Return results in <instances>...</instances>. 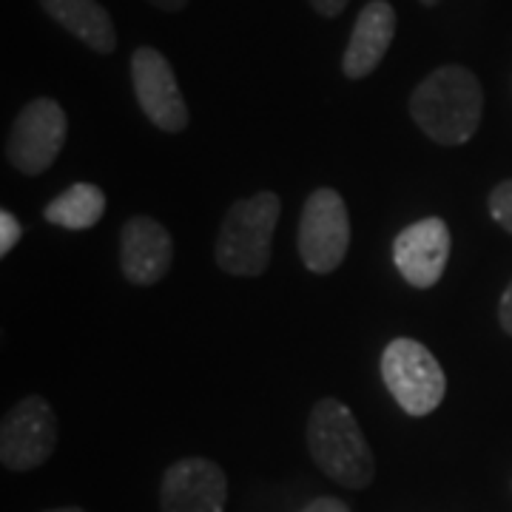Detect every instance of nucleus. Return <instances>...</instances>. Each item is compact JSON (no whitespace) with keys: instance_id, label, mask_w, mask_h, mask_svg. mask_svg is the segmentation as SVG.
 <instances>
[{"instance_id":"obj_1","label":"nucleus","mask_w":512,"mask_h":512,"mask_svg":"<svg viewBox=\"0 0 512 512\" xmlns=\"http://www.w3.org/2000/svg\"><path fill=\"white\" fill-rule=\"evenodd\" d=\"M484 92L481 83L464 66H441L430 72L410 97L413 123L439 146L470 143L481 126Z\"/></svg>"},{"instance_id":"obj_2","label":"nucleus","mask_w":512,"mask_h":512,"mask_svg":"<svg viewBox=\"0 0 512 512\" xmlns=\"http://www.w3.org/2000/svg\"><path fill=\"white\" fill-rule=\"evenodd\" d=\"M308 447L316 467L348 490H365L376 461L350 407L339 399H319L308 416Z\"/></svg>"},{"instance_id":"obj_3","label":"nucleus","mask_w":512,"mask_h":512,"mask_svg":"<svg viewBox=\"0 0 512 512\" xmlns=\"http://www.w3.org/2000/svg\"><path fill=\"white\" fill-rule=\"evenodd\" d=\"M282 202L274 191H259L234 202L217 237V265L231 276H259L271 265V245L279 225Z\"/></svg>"},{"instance_id":"obj_4","label":"nucleus","mask_w":512,"mask_h":512,"mask_svg":"<svg viewBox=\"0 0 512 512\" xmlns=\"http://www.w3.org/2000/svg\"><path fill=\"white\" fill-rule=\"evenodd\" d=\"M382 379L407 416H430L447 393V376L436 356L416 339L399 336L382 353Z\"/></svg>"},{"instance_id":"obj_5","label":"nucleus","mask_w":512,"mask_h":512,"mask_svg":"<svg viewBox=\"0 0 512 512\" xmlns=\"http://www.w3.org/2000/svg\"><path fill=\"white\" fill-rule=\"evenodd\" d=\"M350 245L348 205L339 191L316 188L299 217V256L313 274L336 271Z\"/></svg>"},{"instance_id":"obj_6","label":"nucleus","mask_w":512,"mask_h":512,"mask_svg":"<svg viewBox=\"0 0 512 512\" xmlns=\"http://www.w3.org/2000/svg\"><path fill=\"white\" fill-rule=\"evenodd\" d=\"M66 131L69 123L60 103L52 97H37L29 106H23L18 120L12 123L6 140V157L20 174L37 177L52 168L66 143Z\"/></svg>"},{"instance_id":"obj_7","label":"nucleus","mask_w":512,"mask_h":512,"mask_svg":"<svg viewBox=\"0 0 512 512\" xmlns=\"http://www.w3.org/2000/svg\"><path fill=\"white\" fill-rule=\"evenodd\" d=\"M57 447V416L40 396L20 399L0 424V461L12 473L46 464Z\"/></svg>"},{"instance_id":"obj_8","label":"nucleus","mask_w":512,"mask_h":512,"mask_svg":"<svg viewBox=\"0 0 512 512\" xmlns=\"http://www.w3.org/2000/svg\"><path fill=\"white\" fill-rule=\"evenodd\" d=\"M131 83L140 109L146 117L168 134H180L188 126V106L180 92L177 74L163 52L154 46H140L131 55Z\"/></svg>"},{"instance_id":"obj_9","label":"nucleus","mask_w":512,"mask_h":512,"mask_svg":"<svg viewBox=\"0 0 512 512\" xmlns=\"http://www.w3.org/2000/svg\"><path fill=\"white\" fill-rule=\"evenodd\" d=\"M225 501L228 478L217 461L185 456L165 470L160 487L163 512H225Z\"/></svg>"},{"instance_id":"obj_10","label":"nucleus","mask_w":512,"mask_h":512,"mask_svg":"<svg viewBox=\"0 0 512 512\" xmlns=\"http://www.w3.org/2000/svg\"><path fill=\"white\" fill-rule=\"evenodd\" d=\"M450 259V228L439 217L407 225L393 242V262L413 288H433Z\"/></svg>"},{"instance_id":"obj_11","label":"nucleus","mask_w":512,"mask_h":512,"mask_svg":"<svg viewBox=\"0 0 512 512\" xmlns=\"http://www.w3.org/2000/svg\"><path fill=\"white\" fill-rule=\"evenodd\" d=\"M174 259V239L163 222L131 217L120 231V268L134 285L160 282Z\"/></svg>"},{"instance_id":"obj_12","label":"nucleus","mask_w":512,"mask_h":512,"mask_svg":"<svg viewBox=\"0 0 512 512\" xmlns=\"http://www.w3.org/2000/svg\"><path fill=\"white\" fill-rule=\"evenodd\" d=\"M396 37V9L387 0H370L353 23L350 43L342 57V72L350 80H362L382 63Z\"/></svg>"},{"instance_id":"obj_13","label":"nucleus","mask_w":512,"mask_h":512,"mask_svg":"<svg viewBox=\"0 0 512 512\" xmlns=\"http://www.w3.org/2000/svg\"><path fill=\"white\" fill-rule=\"evenodd\" d=\"M43 12L100 55L117 49V29L97 0H40Z\"/></svg>"},{"instance_id":"obj_14","label":"nucleus","mask_w":512,"mask_h":512,"mask_svg":"<svg viewBox=\"0 0 512 512\" xmlns=\"http://www.w3.org/2000/svg\"><path fill=\"white\" fill-rule=\"evenodd\" d=\"M103 214H106V194L94 183L69 185L43 211L46 222L69 228V231H89L103 220Z\"/></svg>"},{"instance_id":"obj_15","label":"nucleus","mask_w":512,"mask_h":512,"mask_svg":"<svg viewBox=\"0 0 512 512\" xmlns=\"http://www.w3.org/2000/svg\"><path fill=\"white\" fill-rule=\"evenodd\" d=\"M490 214L493 220L512 234V180H504L493 188L490 194Z\"/></svg>"},{"instance_id":"obj_16","label":"nucleus","mask_w":512,"mask_h":512,"mask_svg":"<svg viewBox=\"0 0 512 512\" xmlns=\"http://www.w3.org/2000/svg\"><path fill=\"white\" fill-rule=\"evenodd\" d=\"M20 234H23L20 220L12 211L3 208V211H0V256H9V251L20 242Z\"/></svg>"},{"instance_id":"obj_17","label":"nucleus","mask_w":512,"mask_h":512,"mask_svg":"<svg viewBox=\"0 0 512 512\" xmlns=\"http://www.w3.org/2000/svg\"><path fill=\"white\" fill-rule=\"evenodd\" d=\"M322 18H339L348 9L350 0H308Z\"/></svg>"},{"instance_id":"obj_18","label":"nucleus","mask_w":512,"mask_h":512,"mask_svg":"<svg viewBox=\"0 0 512 512\" xmlns=\"http://www.w3.org/2000/svg\"><path fill=\"white\" fill-rule=\"evenodd\" d=\"M498 322H501V328L507 330L512 336V282L507 285V291L501 296V302H498Z\"/></svg>"},{"instance_id":"obj_19","label":"nucleus","mask_w":512,"mask_h":512,"mask_svg":"<svg viewBox=\"0 0 512 512\" xmlns=\"http://www.w3.org/2000/svg\"><path fill=\"white\" fill-rule=\"evenodd\" d=\"M302 512H350L348 510V504H342L339 498H316V501H311L308 507Z\"/></svg>"},{"instance_id":"obj_20","label":"nucleus","mask_w":512,"mask_h":512,"mask_svg":"<svg viewBox=\"0 0 512 512\" xmlns=\"http://www.w3.org/2000/svg\"><path fill=\"white\" fill-rule=\"evenodd\" d=\"M151 6H157V9H163V12H183L185 6H188V0H148Z\"/></svg>"},{"instance_id":"obj_21","label":"nucleus","mask_w":512,"mask_h":512,"mask_svg":"<svg viewBox=\"0 0 512 512\" xmlns=\"http://www.w3.org/2000/svg\"><path fill=\"white\" fill-rule=\"evenodd\" d=\"M46 512H86V510H80V507H60V510H46Z\"/></svg>"},{"instance_id":"obj_22","label":"nucleus","mask_w":512,"mask_h":512,"mask_svg":"<svg viewBox=\"0 0 512 512\" xmlns=\"http://www.w3.org/2000/svg\"><path fill=\"white\" fill-rule=\"evenodd\" d=\"M421 6H436V3H439V0H419Z\"/></svg>"}]
</instances>
